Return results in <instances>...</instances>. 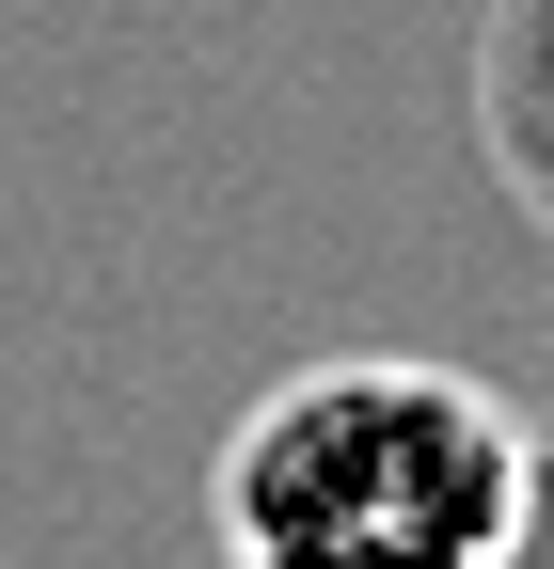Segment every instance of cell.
Masks as SVG:
<instances>
[{
    "instance_id": "6da1fadb",
    "label": "cell",
    "mask_w": 554,
    "mask_h": 569,
    "mask_svg": "<svg viewBox=\"0 0 554 569\" xmlns=\"http://www.w3.org/2000/svg\"><path fill=\"white\" fill-rule=\"evenodd\" d=\"M206 522H222V569H523L538 427L459 365L349 348L238 411Z\"/></svg>"
}]
</instances>
